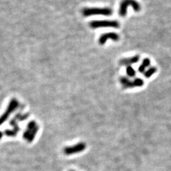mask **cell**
<instances>
[{
	"label": "cell",
	"instance_id": "obj_3",
	"mask_svg": "<svg viewBox=\"0 0 171 171\" xmlns=\"http://www.w3.org/2000/svg\"><path fill=\"white\" fill-rule=\"evenodd\" d=\"M89 26L92 29L98 28H120V24L117 20H93L89 23Z\"/></svg>",
	"mask_w": 171,
	"mask_h": 171
},
{
	"label": "cell",
	"instance_id": "obj_5",
	"mask_svg": "<svg viewBox=\"0 0 171 171\" xmlns=\"http://www.w3.org/2000/svg\"><path fill=\"white\" fill-rule=\"evenodd\" d=\"M18 106H19V102L16 99H12L10 101L7 110L5 111L4 113L1 117H0V126L3 124L5 120L8 119L9 115L11 114L12 112L15 110L18 107Z\"/></svg>",
	"mask_w": 171,
	"mask_h": 171
},
{
	"label": "cell",
	"instance_id": "obj_1",
	"mask_svg": "<svg viewBox=\"0 0 171 171\" xmlns=\"http://www.w3.org/2000/svg\"><path fill=\"white\" fill-rule=\"evenodd\" d=\"M129 7H132L136 12H139L141 10V5L136 0H122L119 8V15L120 17H125Z\"/></svg>",
	"mask_w": 171,
	"mask_h": 171
},
{
	"label": "cell",
	"instance_id": "obj_12",
	"mask_svg": "<svg viewBox=\"0 0 171 171\" xmlns=\"http://www.w3.org/2000/svg\"><path fill=\"white\" fill-rule=\"evenodd\" d=\"M2 136H3V135H2V133H1V132H0V138H1L2 137Z\"/></svg>",
	"mask_w": 171,
	"mask_h": 171
},
{
	"label": "cell",
	"instance_id": "obj_6",
	"mask_svg": "<svg viewBox=\"0 0 171 171\" xmlns=\"http://www.w3.org/2000/svg\"><path fill=\"white\" fill-rule=\"evenodd\" d=\"M37 126L35 122H30L28 126V129L24 134V138L25 140L30 142L34 140V138L37 131Z\"/></svg>",
	"mask_w": 171,
	"mask_h": 171
},
{
	"label": "cell",
	"instance_id": "obj_11",
	"mask_svg": "<svg viewBox=\"0 0 171 171\" xmlns=\"http://www.w3.org/2000/svg\"><path fill=\"white\" fill-rule=\"evenodd\" d=\"M126 73L130 77H133L136 76V71L131 66H127L126 68Z\"/></svg>",
	"mask_w": 171,
	"mask_h": 171
},
{
	"label": "cell",
	"instance_id": "obj_8",
	"mask_svg": "<svg viewBox=\"0 0 171 171\" xmlns=\"http://www.w3.org/2000/svg\"><path fill=\"white\" fill-rule=\"evenodd\" d=\"M140 56H138V55L132 56L129 58H122V59L120 60L119 64L120 65L131 66V65H132V64H135L138 62V61L140 60Z\"/></svg>",
	"mask_w": 171,
	"mask_h": 171
},
{
	"label": "cell",
	"instance_id": "obj_10",
	"mask_svg": "<svg viewBox=\"0 0 171 171\" xmlns=\"http://www.w3.org/2000/svg\"><path fill=\"white\" fill-rule=\"evenodd\" d=\"M156 72H157V68L155 67H151L144 72V76H145L146 78H149Z\"/></svg>",
	"mask_w": 171,
	"mask_h": 171
},
{
	"label": "cell",
	"instance_id": "obj_4",
	"mask_svg": "<svg viewBox=\"0 0 171 171\" xmlns=\"http://www.w3.org/2000/svg\"><path fill=\"white\" fill-rule=\"evenodd\" d=\"M120 84L124 88H132L135 87H141L144 82L140 78H136L133 81H131L126 77H121L119 79Z\"/></svg>",
	"mask_w": 171,
	"mask_h": 171
},
{
	"label": "cell",
	"instance_id": "obj_2",
	"mask_svg": "<svg viewBox=\"0 0 171 171\" xmlns=\"http://www.w3.org/2000/svg\"><path fill=\"white\" fill-rule=\"evenodd\" d=\"M113 13L112 10L108 7L105 8H84L82 10V14L84 17H88L92 15H105L110 16Z\"/></svg>",
	"mask_w": 171,
	"mask_h": 171
},
{
	"label": "cell",
	"instance_id": "obj_9",
	"mask_svg": "<svg viewBox=\"0 0 171 171\" xmlns=\"http://www.w3.org/2000/svg\"><path fill=\"white\" fill-rule=\"evenodd\" d=\"M150 65V60L149 58H145L141 63V65L138 68V71L140 73H143L145 72L146 67H148Z\"/></svg>",
	"mask_w": 171,
	"mask_h": 171
},
{
	"label": "cell",
	"instance_id": "obj_7",
	"mask_svg": "<svg viewBox=\"0 0 171 171\" xmlns=\"http://www.w3.org/2000/svg\"><path fill=\"white\" fill-rule=\"evenodd\" d=\"M120 39L119 36L115 33H107L105 34H103L101 35L100 38L98 39L99 44L101 45H103L106 43V42L109 39L113 40L114 41H119Z\"/></svg>",
	"mask_w": 171,
	"mask_h": 171
}]
</instances>
